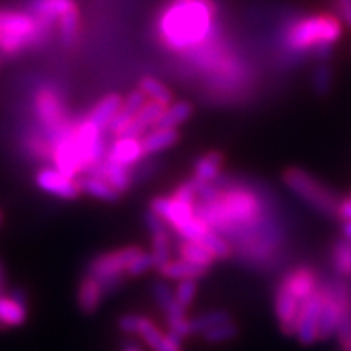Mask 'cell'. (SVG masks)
I'll use <instances>...</instances> for the list:
<instances>
[{"label": "cell", "mask_w": 351, "mask_h": 351, "mask_svg": "<svg viewBox=\"0 0 351 351\" xmlns=\"http://www.w3.org/2000/svg\"><path fill=\"white\" fill-rule=\"evenodd\" d=\"M152 269H153L152 254L142 251L137 257L134 258V261L130 262V265L127 267L125 275L127 276H138V275H142V274H145V271H148Z\"/></svg>", "instance_id": "cell-38"}, {"label": "cell", "mask_w": 351, "mask_h": 351, "mask_svg": "<svg viewBox=\"0 0 351 351\" xmlns=\"http://www.w3.org/2000/svg\"><path fill=\"white\" fill-rule=\"evenodd\" d=\"M78 28H80V15H78L77 8H72V10L65 13L64 16L59 19V32H60V39L65 46H70V44L75 43L78 36Z\"/></svg>", "instance_id": "cell-29"}, {"label": "cell", "mask_w": 351, "mask_h": 351, "mask_svg": "<svg viewBox=\"0 0 351 351\" xmlns=\"http://www.w3.org/2000/svg\"><path fill=\"white\" fill-rule=\"evenodd\" d=\"M147 101H148L147 95H145L142 90H135V91H130L125 99H122V108L127 109V111H130L132 114H137L140 109L147 104Z\"/></svg>", "instance_id": "cell-41"}, {"label": "cell", "mask_w": 351, "mask_h": 351, "mask_svg": "<svg viewBox=\"0 0 351 351\" xmlns=\"http://www.w3.org/2000/svg\"><path fill=\"white\" fill-rule=\"evenodd\" d=\"M337 218H340L341 221H350L351 219V192L348 194V197H345L343 200H340Z\"/></svg>", "instance_id": "cell-44"}, {"label": "cell", "mask_w": 351, "mask_h": 351, "mask_svg": "<svg viewBox=\"0 0 351 351\" xmlns=\"http://www.w3.org/2000/svg\"><path fill=\"white\" fill-rule=\"evenodd\" d=\"M85 174L95 176V178H101L104 181L111 184V186L116 189L119 194H124L132 186V176H130V168L127 166L117 165L114 161L104 160L103 163L91 166L90 169L86 171Z\"/></svg>", "instance_id": "cell-14"}, {"label": "cell", "mask_w": 351, "mask_h": 351, "mask_svg": "<svg viewBox=\"0 0 351 351\" xmlns=\"http://www.w3.org/2000/svg\"><path fill=\"white\" fill-rule=\"evenodd\" d=\"M150 210L163 218L174 232L197 217L194 205L184 204L173 197H156L150 202Z\"/></svg>", "instance_id": "cell-7"}, {"label": "cell", "mask_w": 351, "mask_h": 351, "mask_svg": "<svg viewBox=\"0 0 351 351\" xmlns=\"http://www.w3.org/2000/svg\"><path fill=\"white\" fill-rule=\"evenodd\" d=\"M153 295H155L158 306L161 307V311H163L165 314H168L169 311L178 304V301H176L174 298V293L171 291L169 285L165 282H158L153 285Z\"/></svg>", "instance_id": "cell-33"}, {"label": "cell", "mask_w": 351, "mask_h": 351, "mask_svg": "<svg viewBox=\"0 0 351 351\" xmlns=\"http://www.w3.org/2000/svg\"><path fill=\"white\" fill-rule=\"evenodd\" d=\"M98 282L101 291H103V296H109L112 293H116L122 285H124L125 274H112V275H103L95 278Z\"/></svg>", "instance_id": "cell-39"}, {"label": "cell", "mask_w": 351, "mask_h": 351, "mask_svg": "<svg viewBox=\"0 0 351 351\" xmlns=\"http://www.w3.org/2000/svg\"><path fill=\"white\" fill-rule=\"evenodd\" d=\"M143 148H142V140L137 137H117L114 140V143L109 147L106 160L114 161V163L127 166L132 168L142 160Z\"/></svg>", "instance_id": "cell-13"}, {"label": "cell", "mask_w": 351, "mask_h": 351, "mask_svg": "<svg viewBox=\"0 0 351 351\" xmlns=\"http://www.w3.org/2000/svg\"><path fill=\"white\" fill-rule=\"evenodd\" d=\"M178 252L179 257L184 258V261L195 263V265L204 267V269H210L217 261L204 244L194 243V241H181L178 245Z\"/></svg>", "instance_id": "cell-24"}, {"label": "cell", "mask_w": 351, "mask_h": 351, "mask_svg": "<svg viewBox=\"0 0 351 351\" xmlns=\"http://www.w3.org/2000/svg\"><path fill=\"white\" fill-rule=\"evenodd\" d=\"M161 275H165L166 278L171 280H200L204 278L205 275L208 274V269H204V267L195 265V263L184 261V258H179V261H171L168 265H165L163 269L160 270Z\"/></svg>", "instance_id": "cell-23"}, {"label": "cell", "mask_w": 351, "mask_h": 351, "mask_svg": "<svg viewBox=\"0 0 351 351\" xmlns=\"http://www.w3.org/2000/svg\"><path fill=\"white\" fill-rule=\"evenodd\" d=\"M341 232H343L345 238L351 239V219H350V221H343V226H341Z\"/></svg>", "instance_id": "cell-46"}, {"label": "cell", "mask_w": 351, "mask_h": 351, "mask_svg": "<svg viewBox=\"0 0 351 351\" xmlns=\"http://www.w3.org/2000/svg\"><path fill=\"white\" fill-rule=\"evenodd\" d=\"M142 140L143 155L150 156L156 155V153L168 150L169 147L178 143L179 132L176 129H163V127H153V130L148 132Z\"/></svg>", "instance_id": "cell-16"}, {"label": "cell", "mask_w": 351, "mask_h": 351, "mask_svg": "<svg viewBox=\"0 0 351 351\" xmlns=\"http://www.w3.org/2000/svg\"><path fill=\"white\" fill-rule=\"evenodd\" d=\"M335 8L340 20L351 29V0H335Z\"/></svg>", "instance_id": "cell-43"}, {"label": "cell", "mask_w": 351, "mask_h": 351, "mask_svg": "<svg viewBox=\"0 0 351 351\" xmlns=\"http://www.w3.org/2000/svg\"><path fill=\"white\" fill-rule=\"evenodd\" d=\"M200 244H204L205 247L213 254L217 261H228V258L232 257L231 244L228 243L221 234H218L217 231H210L208 234L200 241Z\"/></svg>", "instance_id": "cell-30"}, {"label": "cell", "mask_w": 351, "mask_h": 351, "mask_svg": "<svg viewBox=\"0 0 351 351\" xmlns=\"http://www.w3.org/2000/svg\"><path fill=\"white\" fill-rule=\"evenodd\" d=\"M320 320H319V340H330L337 335L340 319V306L333 291L332 280H320Z\"/></svg>", "instance_id": "cell-4"}, {"label": "cell", "mask_w": 351, "mask_h": 351, "mask_svg": "<svg viewBox=\"0 0 351 351\" xmlns=\"http://www.w3.org/2000/svg\"><path fill=\"white\" fill-rule=\"evenodd\" d=\"M28 317V296L21 288L0 295V328H13L23 326Z\"/></svg>", "instance_id": "cell-10"}, {"label": "cell", "mask_w": 351, "mask_h": 351, "mask_svg": "<svg viewBox=\"0 0 351 351\" xmlns=\"http://www.w3.org/2000/svg\"><path fill=\"white\" fill-rule=\"evenodd\" d=\"M0 38H2V32H0Z\"/></svg>", "instance_id": "cell-49"}, {"label": "cell", "mask_w": 351, "mask_h": 351, "mask_svg": "<svg viewBox=\"0 0 351 351\" xmlns=\"http://www.w3.org/2000/svg\"><path fill=\"white\" fill-rule=\"evenodd\" d=\"M212 0H171L158 23V33L169 49L194 52L218 36Z\"/></svg>", "instance_id": "cell-1"}, {"label": "cell", "mask_w": 351, "mask_h": 351, "mask_svg": "<svg viewBox=\"0 0 351 351\" xmlns=\"http://www.w3.org/2000/svg\"><path fill=\"white\" fill-rule=\"evenodd\" d=\"M36 186L47 194L64 200H73L80 194L75 179L69 178L56 168H44L36 174Z\"/></svg>", "instance_id": "cell-11"}, {"label": "cell", "mask_w": 351, "mask_h": 351, "mask_svg": "<svg viewBox=\"0 0 351 351\" xmlns=\"http://www.w3.org/2000/svg\"><path fill=\"white\" fill-rule=\"evenodd\" d=\"M231 320L232 317L228 311H210V313H204L194 319H191L192 333H202L204 335L210 328L231 322Z\"/></svg>", "instance_id": "cell-26"}, {"label": "cell", "mask_w": 351, "mask_h": 351, "mask_svg": "<svg viewBox=\"0 0 351 351\" xmlns=\"http://www.w3.org/2000/svg\"><path fill=\"white\" fill-rule=\"evenodd\" d=\"M0 223H2V213H0Z\"/></svg>", "instance_id": "cell-48"}, {"label": "cell", "mask_w": 351, "mask_h": 351, "mask_svg": "<svg viewBox=\"0 0 351 351\" xmlns=\"http://www.w3.org/2000/svg\"><path fill=\"white\" fill-rule=\"evenodd\" d=\"M194 112L191 103L187 101H178V103H171L168 108L165 109L163 116L158 121L156 127H163V129H176L184 122L189 121V117Z\"/></svg>", "instance_id": "cell-25"}, {"label": "cell", "mask_w": 351, "mask_h": 351, "mask_svg": "<svg viewBox=\"0 0 351 351\" xmlns=\"http://www.w3.org/2000/svg\"><path fill=\"white\" fill-rule=\"evenodd\" d=\"M301 304L282 283L275 289V315L282 332L288 337H295L298 317H300Z\"/></svg>", "instance_id": "cell-12"}, {"label": "cell", "mask_w": 351, "mask_h": 351, "mask_svg": "<svg viewBox=\"0 0 351 351\" xmlns=\"http://www.w3.org/2000/svg\"><path fill=\"white\" fill-rule=\"evenodd\" d=\"M282 179L289 191L309 205L322 217L333 218L339 212L340 199L330 187L301 168H288L283 171Z\"/></svg>", "instance_id": "cell-3"}, {"label": "cell", "mask_w": 351, "mask_h": 351, "mask_svg": "<svg viewBox=\"0 0 351 351\" xmlns=\"http://www.w3.org/2000/svg\"><path fill=\"white\" fill-rule=\"evenodd\" d=\"M77 186L83 194L95 197V199L98 200L111 202V204H114V202L121 199V194L111 186V184L101 178H95V176H83V178L77 181Z\"/></svg>", "instance_id": "cell-17"}, {"label": "cell", "mask_w": 351, "mask_h": 351, "mask_svg": "<svg viewBox=\"0 0 351 351\" xmlns=\"http://www.w3.org/2000/svg\"><path fill=\"white\" fill-rule=\"evenodd\" d=\"M330 263L337 276L351 280V239L343 236L332 244Z\"/></svg>", "instance_id": "cell-19"}, {"label": "cell", "mask_w": 351, "mask_h": 351, "mask_svg": "<svg viewBox=\"0 0 351 351\" xmlns=\"http://www.w3.org/2000/svg\"><path fill=\"white\" fill-rule=\"evenodd\" d=\"M155 171H156V165L155 163L138 165L137 168H135V171H130L132 182H143V181H147L148 178H152Z\"/></svg>", "instance_id": "cell-42"}, {"label": "cell", "mask_w": 351, "mask_h": 351, "mask_svg": "<svg viewBox=\"0 0 351 351\" xmlns=\"http://www.w3.org/2000/svg\"><path fill=\"white\" fill-rule=\"evenodd\" d=\"M171 197H173V199H176V200H179V202H184V204L195 205V202H197V181L194 178H192V179H189V181L182 182L181 186L176 189Z\"/></svg>", "instance_id": "cell-37"}, {"label": "cell", "mask_w": 351, "mask_h": 351, "mask_svg": "<svg viewBox=\"0 0 351 351\" xmlns=\"http://www.w3.org/2000/svg\"><path fill=\"white\" fill-rule=\"evenodd\" d=\"M223 166V155L219 152H208L195 161L194 179L197 182H213L219 178Z\"/></svg>", "instance_id": "cell-21"}, {"label": "cell", "mask_w": 351, "mask_h": 351, "mask_svg": "<svg viewBox=\"0 0 351 351\" xmlns=\"http://www.w3.org/2000/svg\"><path fill=\"white\" fill-rule=\"evenodd\" d=\"M333 83V70L327 62H320L313 72V90L315 95L326 96Z\"/></svg>", "instance_id": "cell-32"}, {"label": "cell", "mask_w": 351, "mask_h": 351, "mask_svg": "<svg viewBox=\"0 0 351 351\" xmlns=\"http://www.w3.org/2000/svg\"><path fill=\"white\" fill-rule=\"evenodd\" d=\"M341 36V21L330 13L306 16L287 33V46L293 52H304L320 44H335Z\"/></svg>", "instance_id": "cell-2"}, {"label": "cell", "mask_w": 351, "mask_h": 351, "mask_svg": "<svg viewBox=\"0 0 351 351\" xmlns=\"http://www.w3.org/2000/svg\"><path fill=\"white\" fill-rule=\"evenodd\" d=\"M140 90L147 95V98L150 101H156V103L165 104V106H169L173 103V95H171L169 88L165 86L161 82H158L156 78L145 77L140 82Z\"/></svg>", "instance_id": "cell-28"}, {"label": "cell", "mask_w": 351, "mask_h": 351, "mask_svg": "<svg viewBox=\"0 0 351 351\" xmlns=\"http://www.w3.org/2000/svg\"><path fill=\"white\" fill-rule=\"evenodd\" d=\"M285 288L291 293L300 302H304L307 298L313 296L319 288V275L309 265H296L283 275L282 282Z\"/></svg>", "instance_id": "cell-9"}, {"label": "cell", "mask_w": 351, "mask_h": 351, "mask_svg": "<svg viewBox=\"0 0 351 351\" xmlns=\"http://www.w3.org/2000/svg\"><path fill=\"white\" fill-rule=\"evenodd\" d=\"M72 8H77L75 0H32L29 3L32 15L51 21H59Z\"/></svg>", "instance_id": "cell-18"}, {"label": "cell", "mask_w": 351, "mask_h": 351, "mask_svg": "<svg viewBox=\"0 0 351 351\" xmlns=\"http://www.w3.org/2000/svg\"><path fill=\"white\" fill-rule=\"evenodd\" d=\"M52 161H54V168L69 178L75 179L77 174H82L80 153H78L75 140V125L70 127L67 134L56 143L54 150H52Z\"/></svg>", "instance_id": "cell-5"}, {"label": "cell", "mask_w": 351, "mask_h": 351, "mask_svg": "<svg viewBox=\"0 0 351 351\" xmlns=\"http://www.w3.org/2000/svg\"><path fill=\"white\" fill-rule=\"evenodd\" d=\"M148 317H143V315H138V314H127V315H122L119 319V322H117V326L124 333H132V335H140L142 330L145 328V326L148 324Z\"/></svg>", "instance_id": "cell-35"}, {"label": "cell", "mask_w": 351, "mask_h": 351, "mask_svg": "<svg viewBox=\"0 0 351 351\" xmlns=\"http://www.w3.org/2000/svg\"><path fill=\"white\" fill-rule=\"evenodd\" d=\"M101 300H103V291H101L98 282L91 278V276L83 278L80 287H78L77 295V302L82 313L93 314L99 307Z\"/></svg>", "instance_id": "cell-22"}, {"label": "cell", "mask_w": 351, "mask_h": 351, "mask_svg": "<svg viewBox=\"0 0 351 351\" xmlns=\"http://www.w3.org/2000/svg\"><path fill=\"white\" fill-rule=\"evenodd\" d=\"M134 117H135V114H132L130 111H127V109L121 108L119 111H117L116 116L112 117V121L109 122L108 132L111 135H116V137H121V135H124L127 127L130 125V122L134 121Z\"/></svg>", "instance_id": "cell-36"}, {"label": "cell", "mask_w": 351, "mask_h": 351, "mask_svg": "<svg viewBox=\"0 0 351 351\" xmlns=\"http://www.w3.org/2000/svg\"><path fill=\"white\" fill-rule=\"evenodd\" d=\"M145 225H147V230L150 231L152 236H158L163 234V232H169V225L165 221L163 218L158 217L156 213H153L152 210H148L145 213Z\"/></svg>", "instance_id": "cell-40"}, {"label": "cell", "mask_w": 351, "mask_h": 351, "mask_svg": "<svg viewBox=\"0 0 351 351\" xmlns=\"http://www.w3.org/2000/svg\"><path fill=\"white\" fill-rule=\"evenodd\" d=\"M140 337L153 351H184L181 337H178L173 332L163 333L160 328H156L152 320H148Z\"/></svg>", "instance_id": "cell-15"}, {"label": "cell", "mask_w": 351, "mask_h": 351, "mask_svg": "<svg viewBox=\"0 0 351 351\" xmlns=\"http://www.w3.org/2000/svg\"><path fill=\"white\" fill-rule=\"evenodd\" d=\"M122 351H142L138 348L137 345H132V343H127L124 348H122Z\"/></svg>", "instance_id": "cell-47"}, {"label": "cell", "mask_w": 351, "mask_h": 351, "mask_svg": "<svg viewBox=\"0 0 351 351\" xmlns=\"http://www.w3.org/2000/svg\"><path fill=\"white\" fill-rule=\"evenodd\" d=\"M122 108V99L117 95H108L99 101L93 108V111L88 116V121H91L99 130H108L109 122L116 116L117 111Z\"/></svg>", "instance_id": "cell-20"}, {"label": "cell", "mask_w": 351, "mask_h": 351, "mask_svg": "<svg viewBox=\"0 0 351 351\" xmlns=\"http://www.w3.org/2000/svg\"><path fill=\"white\" fill-rule=\"evenodd\" d=\"M238 335H239V328L231 320V322L221 324V326H217L205 332L204 340L210 345H221V343H226V341L234 340Z\"/></svg>", "instance_id": "cell-31"}, {"label": "cell", "mask_w": 351, "mask_h": 351, "mask_svg": "<svg viewBox=\"0 0 351 351\" xmlns=\"http://www.w3.org/2000/svg\"><path fill=\"white\" fill-rule=\"evenodd\" d=\"M142 249L137 245H130V247L121 249V251H114L103 254L91 261L88 265V276L91 278H98L103 275H112V274H125L127 267L134 261Z\"/></svg>", "instance_id": "cell-6"}, {"label": "cell", "mask_w": 351, "mask_h": 351, "mask_svg": "<svg viewBox=\"0 0 351 351\" xmlns=\"http://www.w3.org/2000/svg\"><path fill=\"white\" fill-rule=\"evenodd\" d=\"M171 232L152 236V257H153V269L160 271L165 265L171 262Z\"/></svg>", "instance_id": "cell-27"}, {"label": "cell", "mask_w": 351, "mask_h": 351, "mask_svg": "<svg viewBox=\"0 0 351 351\" xmlns=\"http://www.w3.org/2000/svg\"><path fill=\"white\" fill-rule=\"evenodd\" d=\"M197 295V280H181L174 291L176 301L182 307H187L192 304Z\"/></svg>", "instance_id": "cell-34"}, {"label": "cell", "mask_w": 351, "mask_h": 351, "mask_svg": "<svg viewBox=\"0 0 351 351\" xmlns=\"http://www.w3.org/2000/svg\"><path fill=\"white\" fill-rule=\"evenodd\" d=\"M5 291H7V271L2 261H0V295H5Z\"/></svg>", "instance_id": "cell-45"}, {"label": "cell", "mask_w": 351, "mask_h": 351, "mask_svg": "<svg viewBox=\"0 0 351 351\" xmlns=\"http://www.w3.org/2000/svg\"><path fill=\"white\" fill-rule=\"evenodd\" d=\"M319 320H320V293L319 288L313 296H309L301 304L300 317H298L295 337L302 345H313L319 340Z\"/></svg>", "instance_id": "cell-8"}]
</instances>
